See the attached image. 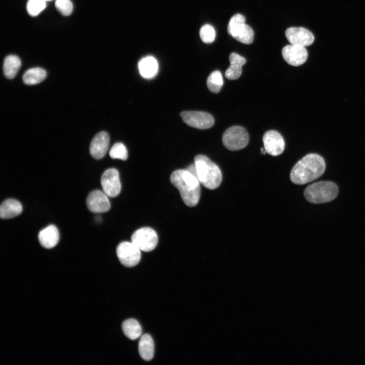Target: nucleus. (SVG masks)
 I'll return each instance as SVG.
<instances>
[{"label":"nucleus","mask_w":365,"mask_h":365,"mask_svg":"<svg viewBox=\"0 0 365 365\" xmlns=\"http://www.w3.org/2000/svg\"><path fill=\"white\" fill-rule=\"evenodd\" d=\"M325 169V161L321 156L309 154L294 166L290 173V178L295 184L304 185L319 177Z\"/></svg>","instance_id":"obj_1"},{"label":"nucleus","mask_w":365,"mask_h":365,"mask_svg":"<svg viewBox=\"0 0 365 365\" xmlns=\"http://www.w3.org/2000/svg\"><path fill=\"white\" fill-rule=\"evenodd\" d=\"M171 183L179 190L185 204L196 205L200 199V186L198 178L186 169H177L170 176Z\"/></svg>","instance_id":"obj_2"},{"label":"nucleus","mask_w":365,"mask_h":365,"mask_svg":"<svg viewBox=\"0 0 365 365\" xmlns=\"http://www.w3.org/2000/svg\"><path fill=\"white\" fill-rule=\"evenodd\" d=\"M194 163L200 184L210 190H214L220 186L222 181V174L216 164L203 155L196 156Z\"/></svg>","instance_id":"obj_3"},{"label":"nucleus","mask_w":365,"mask_h":365,"mask_svg":"<svg viewBox=\"0 0 365 365\" xmlns=\"http://www.w3.org/2000/svg\"><path fill=\"white\" fill-rule=\"evenodd\" d=\"M338 193L337 185L330 181H321L308 186L304 194L306 199L312 203H323L334 200Z\"/></svg>","instance_id":"obj_4"},{"label":"nucleus","mask_w":365,"mask_h":365,"mask_svg":"<svg viewBox=\"0 0 365 365\" xmlns=\"http://www.w3.org/2000/svg\"><path fill=\"white\" fill-rule=\"evenodd\" d=\"M249 136L246 130L240 126L228 128L223 133L222 141L224 146L231 151L244 148L248 144Z\"/></svg>","instance_id":"obj_5"},{"label":"nucleus","mask_w":365,"mask_h":365,"mask_svg":"<svg viewBox=\"0 0 365 365\" xmlns=\"http://www.w3.org/2000/svg\"><path fill=\"white\" fill-rule=\"evenodd\" d=\"M131 240L141 251L144 252L153 250L158 242L157 233L149 227H143L135 231L132 234Z\"/></svg>","instance_id":"obj_6"},{"label":"nucleus","mask_w":365,"mask_h":365,"mask_svg":"<svg viewBox=\"0 0 365 365\" xmlns=\"http://www.w3.org/2000/svg\"><path fill=\"white\" fill-rule=\"evenodd\" d=\"M140 250L132 242L124 241L117 247V257L124 266L132 267L138 264L141 258Z\"/></svg>","instance_id":"obj_7"},{"label":"nucleus","mask_w":365,"mask_h":365,"mask_svg":"<svg viewBox=\"0 0 365 365\" xmlns=\"http://www.w3.org/2000/svg\"><path fill=\"white\" fill-rule=\"evenodd\" d=\"M180 116L185 123L189 126L206 129L211 127L214 123L213 117L209 113L201 111H184Z\"/></svg>","instance_id":"obj_8"},{"label":"nucleus","mask_w":365,"mask_h":365,"mask_svg":"<svg viewBox=\"0 0 365 365\" xmlns=\"http://www.w3.org/2000/svg\"><path fill=\"white\" fill-rule=\"evenodd\" d=\"M100 181L103 191L108 197H115L120 194L121 185L119 173L116 169L111 168L104 171Z\"/></svg>","instance_id":"obj_9"},{"label":"nucleus","mask_w":365,"mask_h":365,"mask_svg":"<svg viewBox=\"0 0 365 365\" xmlns=\"http://www.w3.org/2000/svg\"><path fill=\"white\" fill-rule=\"evenodd\" d=\"M285 34L290 44L304 47L310 46L314 41L312 33L304 27H289L286 30Z\"/></svg>","instance_id":"obj_10"},{"label":"nucleus","mask_w":365,"mask_h":365,"mask_svg":"<svg viewBox=\"0 0 365 365\" xmlns=\"http://www.w3.org/2000/svg\"><path fill=\"white\" fill-rule=\"evenodd\" d=\"M282 55L289 65L298 66L304 63L308 58L305 47L296 45H288L283 48Z\"/></svg>","instance_id":"obj_11"},{"label":"nucleus","mask_w":365,"mask_h":365,"mask_svg":"<svg viewBox=\"0 0 365 365\" xmlns=\"http://www.w3.org/2000/svg\"><path fill=\"white\" fill-rule=\"evenodd\" d=\"M263 141L266 152L273 156L279 155L284 150V140L281 135L275 130L266 131L263 135Z\"/></svg>","instance_id":"obj_12"},{"label":"nucleus","mask_w":365,"mask_h":365,"mask_svg":"<svg viewBox=\"0 0 365 365\" xmlns=\"http://www.w3.org/2000/svg\"><path fill=\"white\" fill-rule=\"evenodd\" d=\"M108 196L99 190L90 192L86 199L88 209L93 213H103L108 211L111 207Z\"/></svg>","instance_id":"obj_13"},{"label":"nucleus","mask_w":365,"mask_h":365,"mask_svg":"<svg viewBox=\"0 0 365 365\" xmlns=\"http://www.w3.org/2000/svg\"><path fill=\"white\" fill-rule=\"evenodd\" d=\"M110 143V137L105 131L97 133L92 139L90 146L91 156L97 160L103 158L106 154Z\"/></svg>","instance_id":"obj_14"},{"label":"nucleus","mask_w":365,"mask_h":365,"mask_svg":"<svg viewBox=\"0 0 365 365\" xmlns=\"http://www.w3.org/2000/svg\"><path fill=\"white\" fill-rule=\"evenodd\" d=\"M38 239L43 247L48 249L54 247L59 240V233L57 228L54 225L46 227L40 231L38 234Z\"/></svg>","instance_id":"obj_15"},{"label":"nucleus","mask_w":365,"mask_h":365,"mask_svg":"<svg viewBox=\"0 0 365 365\" xmlns=\"http://www.w3.org/2000/svg\"><path fill=\"white\" fill-rule=\"evenodd\" d=\"M229 61L230 65L225 71V77L229 80H236L242 74V66L246 63V59L237 53H231Z\"/></svg>","instance_id":"obj_16"},{"label":"nucleus","mask_w":365,"mask_h":365,"mask_svg":"<svg viewBox=\"0 0 365 365\" xmlns=\"http://www.w3.org/2000/svg\"><path fill=\"white\" fill-rule=\"evenodd\" d=\"M139 71L145 79H152L156 76L158 71L159 65L156 59L152 56L142 58L138 62Z\"/></svg>","instance_id":"obj_17"},{"label":"nucleus","mask_w":365,"mask_h":365,"mask_svg":"<svg viewBox=\"0 0 365 365\" xmlns=\"http://www.w3.org/2000/svg\"><path fill=\"white\" fill-rule=\"evenodd\" d=\"M22 211L20 202L15 199L5 200L0 206V217L2 218H10L19 215Z\"/></svg>","instance_id":"obj_18"},{"label":"nucleus","mask_w":365,"mask_h":365,"mask_svg":"<svg viewBox=\"0 0 365 365\" xmlns=\"http://www.w3.org/2000/svg\"><path fill=\"white\" fill-rule=\"evenodd\" d=\"M138 351L140 356L144 360L149 361L153 358L154 344L153 339L149 334H144L140 337Z\"/></svg>","instance_id":"obj_19"},{"label":"nucleus","mask_w":365,"mask_h":365,"mask_svg":"<svg viewBox=\"0 0 365 365\" xmlns=\"http://www.w3.org/2000/svg\"><path fill=\"white\" fill-rule=\"evenodd\" d=\"M21 66V60L16 55L7 56L4 59L3 71L5 77L12 79L16 76Z\"/></svg>","instance_id":"obj_20"},{"label":"nucleus","mask_w":365,"mask_h":365,"mask_svg":"<svg viewBox=\"0 0 365 365\" xmlns=\"http://www.w3.org/2000/svg\"><path fill=\"white\" fill-rule=\"evenodd\" d=\"M47 76L46 71L41 67H34L27 70L23 74V83L27 85H33L40 83Z\"/></svg>","instance_id":"obj_21"},{"label":"nucleus","mask_w":365,"mask_h":365,"mask_svg":"<svg viewBox=\"0 0 365 365\" xmlns=\"http://www.w3.org/2000/svg\"><path fill=\"white\" fill-rule=\"evenodd\" d=\"M230 35L241 43L250 44L253 41L254 32L251 27L244 23L236 28Z\"/></svg>","instance_id":"obj_22"},{"label":"nucleus","mask_w":365,"mask_h":365,"mask_svg":"<svg viewBox=\"0 0 365 365\" xmlns=\"http://www.w3.org/2000/svg\"><path fill=\"white\" fill-rule=\"evenodd\" d=\"M123 332L129 339L134 340L141 336L142 328L139 322L130 318L125 320L122 325Z\"/></svg>","instance_id":"obj_23"},{"label":"nucleus","mask_w":365,"mask_h":365,"mask_svg":"<svg viewBox=\"0 0 365 365\" xmlns=\"http://www.w3.org/2000/svg\"><path fill=\"white\" fill-rule=\"evenodd\" d=\"M223 84L222 75L219 70L212 72L208 76L206 81L208 89L214 93H217L221 91Z\"/></svg>","instance_id":"obj_24"},{"label":"nucleus","mask_w":365,"mask_h":365,"mask_svg":"<svg viewBox=\"0 0 365 365\" xmlns=\"http://www.w3.org/2000/svg\"><path fill=\"white\" fill-rule=\"evenodd\" d=\"M110 156L113 159L126 160L128 158V152L123 143L117 142L112 147Z\"/></svg>","instance_id":"obj_25"},{"label":"nucleus","mask_w":365,"mask_h":365,"mask_svg":"<svg viewBox=\"0 0 365 365\" xmlns=\"http://www.w3.org/2000/svg\"><path fill=\"white\" fill-rule=\"evenodd\" d=\"M199 34L202 41L206 44L211 43L215 38L214 28L212 25L208 24L201 27Z\"/></svg>","instance_id":"obj_26"},{"label":"nucleus","mask_w":365,"mask_h":365,"mask_svg":"<svg viewBox=\"0 0 365 365\" xmlns=\"http://www.w3.org/2000/svg\"><path fill=\"white\" fill-rule=\"evenodd\" d=\"M45 0H28L26 6L28 13L31 16H36L46 7Z\"/></svg>","instance_id":"obj_27"},{"label":"nucleus","mask_w":365,"mask_h":365,"mask_svg":"<svg viewBox=\"0 0 365 365\" xmlns=\"http://www.w3.org/2000/svg\"><path fill=\"white\" fill-rule=\"evenodd\" d=\"M55 7L63 15L68 16L72 12L73 6L70 0H56Z\"/></svg>","instance_id":"obj_28"},{"label":"nucleus","mask_w":365,"mask_h":365,"mask_svg":"<svg viewBox=\"0 0 365 365\" xmlns=\"http://www.w3.org/2000/svg\"><path fill=\"white\" fill-rule=\"evenodd\" d=\"M245 23V18L240 14H236L231 17L229 22L227 30L230 34L236 28Z\"/></svg>","instance_id":"obj_29"},{"label":"nucleus","mask_w":365,"mask_h":365,"mask_svg":"<svg viewBox=\"0 0 365 365\" xmlns=\"http://www.w3.org/2000/svg\"><path fill=\"white\" fill-rule=\"evenodd\" d=\"M45 1H51V0H45Z\"/></svg>","instance_id":"obj_30"}]
</instances>
